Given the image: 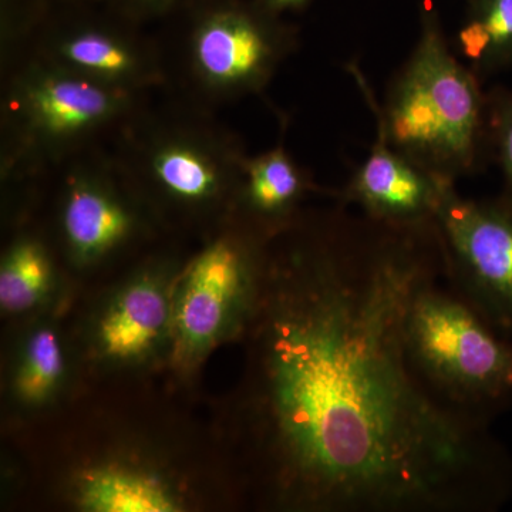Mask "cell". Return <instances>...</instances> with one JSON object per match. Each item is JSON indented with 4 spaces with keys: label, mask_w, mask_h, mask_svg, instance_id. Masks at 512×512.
Returning a JSON list of instances; mask_svg holds the SVG:
<instances>
[{
    "label": "cell",
    "mask_w": 512,
    "mask_h": 512,
    "mask_svg": "<svg viewBox=\"0 0 512 512\" xmlns=\"http://www.w3.org/2000/svg\"><path fill=\"white\" fill-rule=\"evenodd\" d=\"M444 274L436 224L339 208L272 239L248 326L244 423L266 503L303 512H490L512 467L488 423L437 399L407 353L414 292Z\"/></svg>",
    "instance_id": "1"
},
{
    "label": "cell",
    "mask_w": 512,
    "mask_h": 512,
    "mask_svg": "<svg viewBox=\"0 0 512 512\" xmlns=\"http://www.w3.org/2000/svg\"><path fill=\"white\" fill-rule=\"evenodd\" d=\"M265 8L282 15L284 12H291V10H301L308 5L311 0H259Z\"/></svg>",
    "instance_id": "20"
},
{
    "label": "cell",
    "mask_w": 512,
    "mask_h": 512,
    "mask_svg": "<svg viewBox=\"0 0 512 512\" xmlns=\"http://www.w3.org/2000/svg\"><path fill=\"white\" fill-rule=\"evenodd\" d=\"M175 266L140 269L111 292L90 325L93 356L107 366H141L173 342Z\"/></svg>",
    "instance_id": "10"
},
{
    "label": "cell",
    "mask_w": 512,
    "mask_h": 512,
    "mask_svg": "<svg viewBox=\"0 0 512 512\" xmlns=\"http://www.w3.org/2000/svg\"><path fill=\"white\" fill-rule=\"evenodd\" d=\"M77 505L90 512H175L181 503L163 480L133 468L104 466L86 471L76 491Z\"/></svg>",
    "instance_id": "14"
},
{
    "label": "cell",
    "mask_w": 512,
    "mask_h": 512,
    "mask_svg": "<svg viewBox=\"0 0 512 512\" xmlns=\"http://www.w3.org/2000/svg\"><path fill=\"white\" fill-rule=\"evenodd\" d=\"M295 47L291 26L259 0H212L195 10L181 59L201 101L228 103L264 92Z\"/></svg>",
    "instance_id": "7"
},
{
    "label": "cell",
    "mask_w": 512,
    "mask_h": 512,
    "mask_svg": "<svg viewBox=\"0 0 512 512\" xmlns=\"http://www.w3.org/2000/svg\"><path fill=\"white\" fill-rule=\"evenodd\" d=\"M443 278L414 292L404 322L407 353L437 399L488 423L512 402V343Z\"/></svg>",
    "instance_id": "5"
},
{
    "label": "cell",
    "mask_w": 512,
    "mask_h": 512,
    "mask_svg": "<svg viewBox=\"0 0 512 512\" xmlns=\"http://www.w3.org/2000/svg\"><path fill=\"white\" fill-rule=\"evenodd\" d=\"M377 130L403 156L441 180L477 173L488 134V96L481 79L454 52L439 10L424 5L416 46L394 76Z\"/></svg>",
    "instance_id": "2"
},
{
    "label": "cell",
    "mask_w": 512,
    "mask_h": 512,
    "mask_svg": "<svg viewBox=\"0 0 512 512\" xmlns=\"http://www.w3.org/2000/svg\"><path fill=\"white\" fill-rule=\"evenodd\" d=\"M454 52L481 80L512 66V0H468Z\"/></svg>",
    "instance_id": "15"
},
{
    "label": "cell",
    "mask_w": 512,
    "mask_h": 512,
    "mask_svg": "<svg viewBox=\"0 0 512 512\" xmlns=\"http://www.w3.org/2000/svg\"><path fill=\"white\" fill-rule=\"evenodd\" d=\"M111 154L157 220L220 228L234 215L248 154L200 113L137 111Z\"/></svg>",
    "instance_id": "3"
},
{
    "label": "cell",
    "mask_w": 512,
    "mask_h": 512,
    "mask_svg": "<svg viewBox=\"0 0 512 512\" xmlns=\"http://www.w3.org/2000/svg\"><path fill=\"white\" fill-rule=\"evenodd\" d=\"M30 55L124 92L143 94L165 83V67L153 45L106 22L74 20L45 30Z\"/></svg>",
    "instance_id": "11"
},
{
    "label": "cell",
    "mask_w": 512,
    "mask_h": 512,
    "mask_svg": "<svg viewBox=\"0 0 512 512\" xmlns=\"http://www.w3.org/2000/svg\"><path fill=\"white\" fill-rule=\"evenodd\" d=\"M309 190V175L284 144L278 143L245 160L234 214L275 238L301 217Z\"/></svg>",
    "instance_id": "13"
},
{
    "label": "cell",
    "mask_w": 512,
    "mask_h": 512,
    "mask_svg": "<svg viewBox=\"0 0 512 512\" xmlns=\"http://www.w3.org/2000/svg\"><path fill=\"white\" fill-rule=\"evenodd\" d=\"M272 239L234 214L178 275L171 352L181 369L200 365L212 349L248 329Z\"/></svg>",
    "instance_id": "6"
},
{
    "label": "cell",
    "mask_w": 512,
    "mask_h": 512,
    "mask_svg": "<svg viewBox=\"0 0 512 512\" xmlns=\"http://www.w3.org/2000/svg\"><path fill=\"white\" fill-rule=\"evenodd\" d=\"M488 96V134L512 202V92L495 90Z\"/></svg>",
    "instance_id": "18"
},
{
    "label": "cell",
    "mask_w": 512,
    "mask_h": 512,
    "mask_svg": "<svg viewBox=\"0 0 512 512\" xmlns=\"http://www.w3.org/2000/svg\"><path fill=\"white\" fill-rule=\"evenodd\" d=\"M443 181L394 150L377 130L375 146L350 178L342 198L380 224L426 227L434 224Z\"/></svg>",
    "instance_id": "12"
},
{
    "label": "cell",
    "mask_w": 512,
    "mask_h": 512,
    "mask_svg": "<svg viewBox=\"0 0 512 512\" xmlns=\"http://www.w3.org/2000/svg\"><path fill=\"white\" fill-rule=\"evenodd\" d=\"M444 278L501 335L512 336V202L463 197L441 183L436 217Z\"/></svg>",
    "instance_id": "8"
},
{
    "label": "cell",
    "mask_w": 512,
    "mask_h": 512,
    "mask_svg": "<svg viewBox=\"0 0 512 512\" xmlns=\"http://www.w3.org/2000/svg\"><path fill=\"white\" fill-rule=\"evenodd\" d=\"M131 18H151L163 15L174 5L175 0H117Z\"/></svg>",
    "instance_id": "19"
},
{
    "label": "cell",
    "mask_w": 512,
    "mask_h": 512,
    "mask_svg": "<svg viewBox=\"0 0 512 512\" xmlns=\"http://www.w3.org/2000/svg\"><path fill=\"white\" fill-rule=\"evenodd\" d=\"M157 220L113 156L72 158L59 202V234L74 266L89 268L119 254Z\"/></svg>",
    "instance_id": "9"
},
{
    "label": "cell",
    "mask_w": 512,
    "mask_h": 512,
    "mask_svg": "<svg viewBox=\"0 0 512 512\" xmlns=\"http://www.w3.org/2000/svg\"><path fill=\"white\" fill-rule=\"evenodd\" d=\"M66 370L62 336L52 323H39L20 345L10 380L13 397L28 409L49 404L62 390Z\"/></svg>",
    "instance_id": "16"
},
{
    "label": "cell",
    "mask_w": 512,
    "mask_h": 512,
    "mask_svg": "<svg viewBox=\"0 0 512 512\" xmlns=\"http://www.w3.org/2000/svg\"><path fill=\"white\" fill-rule=\"evenodd\" d=\"M55 285V265L45 242L32 234L19 235L6 248L0 264V308L22 315L49 298Z\"/></svg>",
    "instance_id": "17"
},
{
    "label": "cell",
    "mask_w": 512,
    "mask_h": 512,
    "mask_svg": "<svg viewBox=\"0 0 512 512\" xmlns=\"http://www.w3.org/2000/svg\"><path fill=\"white\" fill-rule=\"evenodd\" d=\"M9 73L2 107V178L35 174L119 131L141 109L124 92L29 55Z\"/></svg>",
    "instance_id": "4"
}]
</instances>
